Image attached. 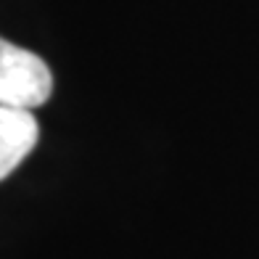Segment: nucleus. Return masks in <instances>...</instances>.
Returning a JSON list of instances; mask_svg holds the SVG:
<instances>
[{
    "label": "nucleus",
    "mask_w": 259,
    "mask_h": 259,
    "mask_svg": "<svg viewBox=\"0 0 259 259\" xmlns=\"http://www.w3.org/2000/svg\"><path fill=\"white\" fill-rule=\"evenodd\" d=\"M53 93L51 66L37 53L0 37V106L37 109Z\"/></svg>",
    "instance_id": "nucleus-1"
},
{
    "label": "nucleus",
    "mask_w": 259,
    "mask_h": 259,
    "mask_svg": "<svg viewBox=\"0 0 259 259\" xmlns=\"http://www.w3.org/2000/svg\"><path fill=\"white\" fill-rule=\"evenodd\" d=\"M37 135L40 127L29 109L0 106V180H6L32 154Z\"/></svg>",
    "instance_id": "nucleus-2"
}]
</instances>
